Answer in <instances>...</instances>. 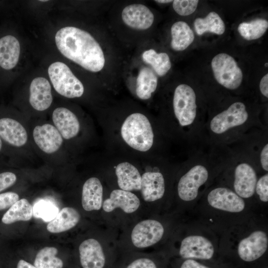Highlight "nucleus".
<instances>
[{"mask_svg":"<svg viewBox=\"0 0 268 268\" xmlns=\"http://www.w3.org/2000/svg\"><path fill=\"white\" fill-rule=\"evenodd\" d=\"M206 202L212 209L231 214H238L246 208L244 199L233 190L225 187H217L207 194Z\"/></svg>","mask_w":268,"mask_h":268,"instance_id":"10","label":"nucleus"},{"mask_svg":"<svg viewBox=\"0 0 268 268\" xmlns=\"http://www.w3.org/2000/svg\"><path fill=\"white\" fill-rule=\"evenodd\" d=\"M33 215V207L25 199L19 200L2 215L0 222L10 225L19 221H28Z\"/></svg>","mask_w":268,"mask_h":268,"instance_id":"25","label":"nucleus"},{"mask_svg":"<svg viewBox=\"0 0 268 268\" xmlns=\"http://www.w3.org/2000/svg\"><path fill=\"white\" fill-rule=\"evenodd\" d=\"M140 204L139 199L134 193L116 189L113 190L109 198L103 202L102 207L106 212H111L119 208L125 213H132L138 209Z\"/></svg>","mask_w":268,"mask_h":268,"instance_id":"15","label":"nucleus"},{"mask_svg":"<svg viewBox=\"0 0 268 268\" xmlns=\"http://www.w3.org/2000/svg\"><path fill=\"white\" fill-rule=\"evenodd\" d=\"M58 208L50 201H40L33 208V214L35 217L42 218L45 221L53 220L58 213Z\"/></svg>","mask_w":268,"mask_h":268,"instance_id":"33","label":"nucleus"},{"mask_svg":"<svg viewBox=\"0 0 268 268\" xmlns=\"http://www.w3.org/2000/svg\"><path fill=\"white\" fill-rule=\"evenodd\" d=\"M19 200L18 195L13 192L0 193V211L7 210Z\"/></svg>","mask_w":268,"mask_h":268,"instance_id":"36","label":"nucleus"},{"mask_svg":"<svg viewBox=\"0 0 268 268\" xmlns=\"http://www.w3.org/2000/svg\"><path fill=\"white\" fill-rule=\"evenodd\" d=\"M52 119L56 128L64 138L68 139L78 134L79 122L69 110L64 107L56 108L53 113Z\"/></svg>","mask_w":268,"mask_h":268,"instance_id":"19","label":"nucleus"},{"mask_svg":"<svg viewBox=\"0 0 268 268\" xmlns=\"http://www.w3.org/2000/svg\"><path fill=\"white\" fill-rule=\"evenodd\" d=\"M260 163L263 169L268 171V144L266 143L262 148L260 153Z\"/></svg>","mask_w":268,"mask_h":268,"instance_id":"39","label":"nucleus"},{"mask_svg":"<svg viewBox=\"0 0 268 268\" xmlns=\"http://www.w3.org/2000/svg\"><path fill=\"white\" fill-rule=\"evenodd\" d=\"M171 48L176 51L187 49L194 41L195 36L193 30L184 21L174 23L171 28Z\"/></svg>","mask_w":268,"mask_h":268,"instance_id":"27","label":"nucleus"},{"mask_svg":"<svg viewBox=\"0 0 268 268\" xmlns=\"http://www.w3.org/2000/svg\"><path fill=\"white\" fill-rule=\"evenodd\" d=\"M249 117L245 105L241 102H236L211 119L209 129L214 134H224L245 125L248 122Z\"/></svg>","mask_w":268,"mask_h":268,"instance_id":"6","label":"nucleus"},{"mask_svg":"<svg viewBox=\"0 0 268 268\" xmlns=\"http://www.w3.org/2000/svg\"><path fill=\"white\" fill-rule=\"evenodd\" d=\"M173 106L175 116L181 127L191 128L195 125L197 114L196 95L190 86L181 84L176 87Z\"/></svg>","mask_w":268,"mask_h":268,"instance_id":"5","label":"nucleus"},{"mask_svg":"<svg viewBox=\"0 0 268 268\" xmlns=\"http://www.w3.org/2000/svg\"><path fill=\"white\" fill-rule=\"evenodd\" d=\"M194 28L198 35H201L205 32H211L217 35H222L225 31V24L215 12H209L203 18H197L195 20Z\"/></svg>","mask_w":268,"mask_h":268,"instance_id":"28","label":"nucleus"},{"mask_svg":"<svg viewBox=\"0 0 268 268\" xmlns=\"http://www.w3.org/2000/svg\"><path fill=\"white\" fill-rule=\"evenodd\" d=\"M268 28V22L263 18H257L249 22L241 23L238 31L247 40H256L261 37Z\"/></svg>","mask_w":268,"mask_h":268,"instance_id":"30","label":"nucleus"},{"mask_svg":"<svg viewBox=\"0 0 268 268\" xmlns=\"http://www.w3.org/2000/svg\"><path fill=\"white\" fill-rule=\"evenodd\" d=\"M258 179L256 171L250 164L240 162L234 170L233 191L243 199H250L255 194Z\"/></svg>","mask_w":268,"mask_h":268,"instance_id":"13","label":"nucleus"},{"mask_svg":"<svg viewBox=\"0 0 268 268\" xmlns=\"http://www.w3.org/2000/svg\"><path fill=\"white\" fill-rule=\"evenodd\" d=\"M158 83V78L153 69L143 67L139 71L136 82L135 93L137 96L142 100L149 99L155 91Z\"/></svg>","mask_w":268,"mask_h":268,"instance_id":"26","label":"nucleus"},{"mask_svg":"<svg viewBox=\"0 0 268 268\" xmlns=\"http://www.w3.org/2000/svg\"><path fill=\"white\" fill-rule=\"evenodd\" d=\"M0 137L8 144L20 147L27 140V134L18 121L9 118L0 119Z\"/></svg>","mask_w":268,"mask_h":268,"instance_id":"21","label":"nucleus"},{"mask_svg":"<svg viewBox=\"0 0 268 268\" xmlns=\"http://www.w3.org/2000/svg\"><path fill=\"white\" fill-rule=\"evenodd\" d=\"M140 191L145 201L153 202L162 199L165 192V181L163 174L157 171L143 173Z\"/></svg>","mask_w":268,"mask_h":268,"instance_id":"17","label":"nucleus"},{"mask_svg":"<svg viewBox=\"0 0 268 268\" xmlns=\"http://www.w3.org/2000/svg\"><path fill=\"white\" fill-rule=\"evenodd\" d=\"M268 248L267 233L261 229L252 231L238 242L236 251L239 259L244 263L257 262L266 254Z\"/></svg>","mask_w":268,"mask_h":268,"instance_id":"9","label":"nucleus"},{"mask_svg":"<svg viewBox=\"0 0 268 268\" xmlns=\"http://www.w3.org/2000/svg\"><path fill=\"white\" fill-rule=\"evenodd\" d=\"M2 140H1V138L0 137V150L1 149V148H2Z\"/></svg>","mask_w":268,"mask_h":268,"instance_id":"43","label":"nucleus"},{"mask_svg":"<svg viewBox=\"0 0 268 268\" xmlns=\"http://www.w3.org/2000/svg\"><path fill=\"white\" fill-rule=\"evenodd\" d=\"M122 18L124 23L132 28L145 30L153 24L154 15L145 5L132 4L123 9Z\"/></svg>","mask_w":268,"mask_h":268,"instance_id":"14","label":"nucleus"},{"mask_svg":"<svg viewBox=\"0 0 268 268\" xmlns=\"http://www.w3.org/2000/svg\"></svg>","mask_w":268,"mask_h":268,"instance_id":"46","label":"nucleus"},{"mask_svg":"<svg viewBox=\"0 0 268 268\" xmlns=\"http://www.w3.org/2000/svg\"><path fill=\"white\" fill-rule=\"evenodd\" d=\"M79 212L74 208H62L47 226V230L52 233L67 231L76 226L80 220Z\"/></svg>","mask_w":268,"mask_h":268,"instance_id":"24","label":"nucleus"},{"mask_svg":"<svg viewBox=\"0 0 268 268\" xmlns=\"http://www.w3.org/2000/svg\"><path fill=\"white\" fill-rule=\"evenodd\" d=\"M33 135L36 144L46 153L57 151L63 143L62 136L58 130L49 124L36 126Z\"/></svg>","mask_w":268,"mask_h":268,"instance_id":"16","label":"nucleus"},{"mask_svg":"<svg viewBox=\"0 0 268 268\" xmlns=\"http://www.w3.org/2000/svg\"><path fill=\"white\" fill-rule=\"evenodd\" d=\"M55 39L61 54L84 69L96 72L104 67L103 51L98 42L87 31L67 26L57 32Z\"/></svg>","mask_w":268,"mask_h":268,"instance_id":"1","label":"nucleus"},{"mask_svg":"<svg viewBox=\"0 0 268 268\" xmlns=\"http://www.w3.org/2000/svg\"><path fill=\"white\" fill-rule=\"evenodd\" d=\"M155 1L159 2V3H169V2H172L173 0H155Z\"/></svg>","mask_w":268,"mask_h":268,"instance_id":"42","label":"nucleus"},{"mask_svg":"<svg viewBox=\"0 0 268 268\" xmlns=\"http://www.w3.org/2000/svg\"><path fill=\"white\" fill-rule=\"evenodd\" d=\"M260 90L265 97H268V74L262 78L260 82Z\"/></svg>","mask_w":268,"mask_h":268,"instance_id":"40","label":"nucleus"},{"mask_svg":"<svg viewBox=\"0 0 268 268\" xmlns=\"http://www.w3.org/2000/svg\"><path fill=\"white\" fill-rule=\"evenodd\" d=\"M142 59L160 76L165 75L171 67L170 58L166 53H158L153 49H149L143 52Z\"/></svg>","mask_w":268,"mask_h":268,"instance_id":"29","label":"nucleus"},{"mask_svg":"<svg viewBox=\"0 0 268 268\" xmlns=\"http://www.w3.org/2000/svg\"><path fill=\"white\" fill-rule=\"evenodd\" d=\"M48 74L54 88L60 95L69 98L79 97L83 95L82 83L64 63H52L49 67Z\"/></svg>","mask_w":268,"mask_h":268,"instance_id":"4","label":"nucleus"},{"mask_svg":"<svg viewBox=\"0 0 268 268\" xmlns=\"http://www.w3.org/2000/svg\"><path fill=\"white\" fill-rule=\"evenodd\" d=\"M210 170L205 164L198 163L180 177L177 185L179 199L185 202H194L198 197L200 189L210 178Z\"/></svg>","mask_w":268,"mask_h":268,"instance_id":"3","label":"nucleus"},{"mask_svg":"<svg viewBox=\"0 0 268 268\" xmlns=\"http://www.w3.org/2000/svg\"><path fill=\"white\" fill-rule=\"evenodd\" d=\"M80 264L82 268H112L110 261L98 241L93 238L83 241L78 248Z\"/></svg>","mask_w":268,"mask_h":268,"instance_id":"12","label":"nucleus"},{"mask_svg":"<svg viewBox=\"0 0 268 268\" xmlns=\"http://www.w3.org/2000/svg\"><path fill=\"white\" fill-rule=\"evenodd\" d=\"M115 173L120 189L129 192L140 190L141 176L133 164L128 162L119 163L116 167Z\"/></svg>","mask_w":268,"mask_h":268,"instance_id":"22","label":"nucleus"},{"mask_svg":"<svg viewBox=\"0 0 268 268\" xmlns=\"http://www.w3.org/2000/svg\"><path fill=\"white\" fill-rule=\"evenodd\" d=\"M175 268H214L206 262L194 259H180Z\"/></svg>","mask_w":268,"mask_h":268,"instance_id":"37","label":"nucleus"},{"mask_svg":"<svg viewBox=\"0 0 268 268\" xmlns=\"http://www.w3.org/2000/svg\"><path fill=\"white\" fill-rule=\"evenodd\" d=\"M165 228L159 221L148 219L137 223L133 228L131 239L134 246L144 249L153 246L163 238Z\"/></svg>","mask_w":268,"mask_h":268,"instance_id":"11","label":"nucleus"},{"mask_svg":"<svg viewBox=\"0 0 268 268\" xmlns=\"http://www.w3.org/2000/svg\"><path fill=\"white\" fill-rule=\"evenodd\" d=\"M215 79L226 88L234 90L241 85L243 73L235 59L225 53L216 55L211 61Z\"/></svg>","mask_w":268,"mask_h":268,"instance_id":"8","label":"nucleus"},{"mask_svg":"<svg viewBox=\"0 0 268 268\" xmlns=\"http://www.w3.org/2000/svg\"><path fill=\"white\" fill-rule=\"evenodd\" d=\"M16 268H37L27 262L20 260L17 263Z\"/></svg>","mask_w":268,"mask_h":268,"instance_id":"41","label":"nucleus"},{"mask_svg":"<svg viewBox=\"0 0 268 268\" xmlns=\"http://www.w3.org/2000/svg\"><path fill=\"white\" fill-rule=\"evenodd\" d=\"M167 263L163 259L151 256L132 257L112 268H166Z\"/></svg>","mask_w":268,"mask_h":268,"instance_id":"32","label":"nucleus"},{"mask_svg":"<svg viewBox=\"0 0 268 268\" xmlns=\"http://www.w3.org/2000/svg\"><path fill=\"white\" fill-rule=\"evenodd\" d=\"M81 203L86 211L99 210L103 204V187L96 177L87 179L83 184Z\"/></svg>","mask_w":268,"mask_h":268,"instance_id":"20","label":"nucleus"},{"mask_svg":"<svg viewBox=\"0 0 268 268\" xmlns=\"http://www.w3.org/2000/svg\"><path fill=\"white\" fill-rule=\"evenodd\" d=\"M16 175L11 172L5 171L0 173V193L13 186L16 182Z\"/></svg>","mask_w":268,"mask_h":268,"instance_id":"38","label":"nucleus"},{"mask_svg":"<svg viewBox=\"0 0 268 268\" xmlns=\"http://www.w3.org/2000/svg\"><path fill=\"white\" fill-rule=\"evenodd\" d=\"M47 1V0H40V1H44V2Z\"/></svg>","mask_w":268,"mask_h":268,"instance_id":"45","label":"nucleus"},{"mask_svg":"<svg viewBox=\"0 0 268 268\" xmlns=\"http://www.w3.org/2000/svg\"><path fill=\"white\" fill-rule=\"evenodd\" d=\"M259 200L263 202H268V172L261 177L257 182L255 192Z\"/></svg>","mask_w":268,"mask_h":268,"instance_id":"35","label":"nucleus"},{"mask_svg":"<svg viewBox=\"0 0 268 268\" xmlns=\"http://www.w3.org/2000/svg\"><path fill=\"white\" fill-rule=\"evenodd\" d=\"M58 249L54 247H45L37 254L34 266L37 268H62V260L56 255Z\"/></svg>","mask_w":268,"mask_h":268,"instance_id":"31","label":"nucleus"},{"mask_svg":"<svg viewBox=\"0 0 268 268\" xmlns=\"http://www.w3.org/2000/svg\"><path fill=\"white\" fill-rule=\"evenodd\" d=\"M121 134L128 145L139 151H148L153 143L154 133L150 121L140 113L132 114L125 119Z\"/></svg>","mask_w":268,"mask_h":268,"instance_id":"2","label":"nucleus"},{"mask_svg":"<svg viewBox=\"0 0 268 268\" xmlns=\"http://www.w3.org/2000/svg\"><path fill=\"white\" fill-rule=\"evenodd\" d=\"M265 67H268V63L265 64Z\"/></svg>","mask_w":268,"mask_h":268,"instance_id":"44","label":"nucleus"},{"mask_svg":"<svg viewBox=\"0 0 268 268\" xmlns=\"http://www.w3.org/2000/svg\"><path fill=\"white\" fill-rule=\"evenodd\" d=\"M53 97L49 81L43 77L35 78L30 86L29 103L37 111H44L51 105Z\"/></svg>","mask_w":268,"mask_h":268,"instance_id":"18","label":"nucleus"},{"mask_svg":"<svg viewBox=\"0 0 268 268\" xmlns=\"http://www.w3.org/2000/svg\"><path fill=\"white\" fill-rule=\"evenodd\" d=\"M198 3V0H175L173 1V7L179 15L187 16L196 10Z\"/></svg>","mask_w":268,"mask_h":268,"instance_id":"34","label":"nucleus"},{"mask_svg":"<svg viewBox=\"0 0 268 268\" xmlns=\"http://www.w3.org/2000/svg\"><path fill=\"white\" fill-rule=\"evenodd\" d=\"M20 52V44L18 40L10 35L0 38V66L9 70L17 65Z\"/></svg>","mask_w":268,"mask_h":268,"instance_id":"23","label":"nucleus"},{"mask_svg":"<svg viewBox=\"0 0 268 268\" xmlns=\"http://www.w3.org/2000/svg\"><path fill=\"white\" fill-rule=\"evenodd\" d=\"M216 254L213 242L206 236L198 233L185 237L180 242L178 251L180 259L204 262L213 260Z\"/></svg>","mask_w":268,"mask_h":268,"instance_id":"7","label":"nucleus"}]
</instances>
